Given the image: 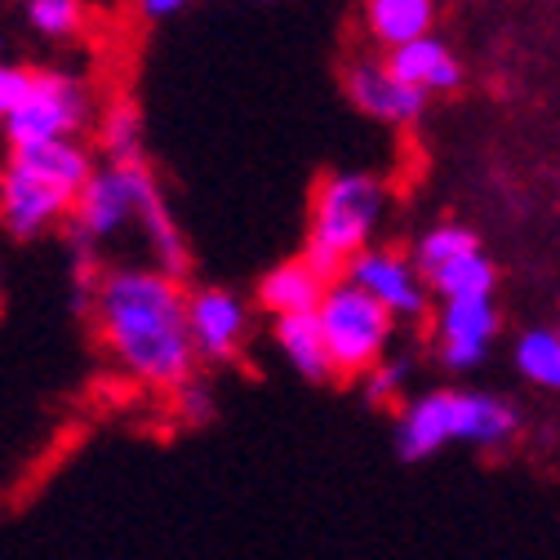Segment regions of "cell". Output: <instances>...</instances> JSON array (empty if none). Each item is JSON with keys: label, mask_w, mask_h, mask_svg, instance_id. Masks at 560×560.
Listing matches in <instances>:
<instances>
[{"label": "cell", "mask_w": 560, "mask_h": 560, "mask_svg": "<svg viewBox=\"0 0 560 560\" xmlns=\"http://www.w3.org/2000/svg\"><path fill=\"white\" fill-rule=\"evenodd\" d=\"M85 312L94 316L107 361L138 387L170 396L196 374L183 280L156 267H107Z\"/></svg>", "instance_id": "cell-1"}, {"label": "cell", "mask_w": 560, "mask_h": 560, "mask_svg": "<svg viewBox=\"0 0 560 560\" xmlns=\"http://www.w3.org/2000/svg\"><path fill=\"white\" fill-rule=\"evenodd\" d=\"M94 170L85 138L10 152L0 165V232L14 241H40L72 214V200Z\"/></svg>", "instance_id": "cell-2"}, {"label": "cell", "mask_w": 560, "mask_h": 560, "mask_svg": "<svg viewBox=\"0 0 560 560\" xmlns=\"http://www.w3.org/2000/svg\"><path fill=\"white\" fill-rule=\"evenodd\" d=\"M521 413L494 392L441 387L400 409L396 418V454L405 463H423L445 445H480L499 450L516 436Z\"/></svg>", "instance_id": "cell-3"}, {"label": "cell", "mask_w": 560, "mask_h": 560, "mask_svg": "<svg viewBox=\"0 0 560 560\" xmlns=\"http://www.w3.org/2000/svg\"><path fill=\"white\" fill-rule=\"evenodd\" d=\"M156 191V174L148 161H94L85 187L67 214V245H72V267H98V249L129 228L138 232V205Z\"/></svg>", "instance_id": "cell-4"}, {"label": "cell", "mask_w": 560, "mask_h": 560, "mask_svg": "<svg viewBox=\"0 0 560 560\" xmlns=\"http://www.w3.org/2000/svg\"><path fill=\"white\" fill-rule=\"evenodd\" d=\"M387 209V191L374 174H329L312 205V228L303 258L325 276L338 280L347 258L361 254Z\"/></svg>", "instance_id": "cell-5"}, {"label": "cell", "mask_w": 560, "mask_h": 560, "mask_svg": "<svg viewBox=\"0 0 560 560\" xmlns=\"http://www.w3.org/2000/svg\"><path fill=\"white\" fill-rule=\"evenodd\" d=\"M90 125H94L90 81H81L77 72H62V67H32L27 90L14 103L10 120L0 125V138H5L10 152H23V148L58 143V138H81Z\"/></svg>", "instance_id": "cell-6"}, {"label": "cell", "mask_w": 560, "mask_h": 560, "mask_svg": "<svg viewBox=\"0 0 560 560\" xmlns=\"http://www.w3.org/2000/svg\"><path fill=\"white\" fill-rule=\"evenodd\" d=\"M316 325L325 338V352L334 365V378H361L370 374L392 347L396 320L357 285L347 280H329V290L316 307Z\"/></svg>", "instance_id": "cell-7"}, {"label": "cell", "mask_w": 560, "mask_h": 560, "mask_svg": "<svg viewBox=\"0 0 560 560\" xmlns=\"http://www.w3.org/2000/svg\"><path fill=\"white\" fill-rule=\"evenodd\" d=\"M342 280H347V285H357V290H365L392 320H418L428 312V303H432L418 267L405 254H396V249L365 245L361 254L347 258Z\"/></svg>", "instance_id": "cell-8"}, {"label": "cell", "mask_w": 560, "mask_h": 560, "mask_svg": "<svg viewBox=\"0 0 560 560\" xmlns=\"http://www.w3.org/2000/svg\"><path fill=\"white\" fill-rule=\"evenodd\" d=\"M187 338L196 365H228L245 352L249 338V307L219 285H205L187 294Z\"/></svg>", "instance_id": "cell-9"}, {"label": "cell", "mask_w": 560, "mask_h": 560, "mask_svg": "<svg viewBox=\"0 0 560 560\" xmlns=\"http://www.w3.org/2000/svg\"><path fill=\"white\" fill-rule=\"evenodd\" d=\"M499 334V307L494 294H467V299H441L436 312V347L441 361L458 374L476 370L489 357V342Z\"/></svg>", "instance_id": "cell-10"}, {"label": "cell", "mask_w": 560, "mask_h": 560, "mask_svg": "<svg viewBox=\"0 0 560 560\" xmlns=\"http://www.w3.org/2000/svg\"><path fill=\"white\" fill-rule=\"evenodd\" d=\"M347 94L361 112H370L374 120L383 125H413L428 107V94L413 90L405 81H396L387 72V62H361L352 67V77H347Z\"/></svg>", "instance_id": "cell-11"}, {"label": "cell", "mask_w": 560, "mask_h": 560, "mask_svg": "<svg viewBox=\"0 0 560 560\" xmlns=\"http://www.w3.org/2000/svg\"><path fill=\"white\" fill-rule=\"evenodd\" d=\"M387 72L413 90H423V94H445L463 81V67L454 58V49L445 40H436L432 32L428 36H418V40H405L392 49L387 58Z\"/></svg>", "instance_id": "cell-12"}, {"label": "cell", "mask_w": 560, "mask_h": 560, "mask_svg": "<svg viewBox=\"0 0 560 560\" xmlns=\"http://www.w3.org/2000/svg\"><path fill=\"white\" fill-rule=\"evenodd\" d=\"M325 290H329V280L307 258H285L258 280V307L271 312L276 320L280 316H303V312L320 307Z\"/></svg>", "instance_id": "cell-13"}, {"label": "cell", "mask_w": 560, "mask_h": 560, "mask_svg": "<svg viewBox=\"0 0 560 560\" xmlns=\"http://www.w3.org/2000/svg\"><path fill=\"white\" fill-rule=\"evenodd\" d=\"M276 347H280V357L290 361V370L299 378H307V383H329L334 378V365H329V352H325L316 312L280 316L276 320Z\"/></svg>", "instance_id": "cell-14"}, {"label": "cell", "mask_w": 560, "mask_h": 560, "mask_svg": "<svg viewBox=\"0 0 560 560\" xmlns=\"http://www.w3.org/2000/svg\"><path fill=\"white\" fill-rule=\"evenodd\" d=\"M370 32L378 45L396 49L405 40H418L432 32V19H436V5L432 0H370Z\"/></svg>", "instance_id": "cell-15"}, {"label": "cell", "mask_w": 560, "mask_h": 560, "mask_svg": "<svg viewBox=\"0 0 560 560\" xmlns=\"http://www.w3.org/2000/svg\"><path fill=\"white\" fill-rule=\"evenodd\" d=\"M428 294L436 299H467V294H494V262L480 249H467L458 258H450L445 267H436L428 276Z\"/></svg>", "instance_id": "cell-16"}, {"label": "cell", "mask_w": 560, "mask_h": 560, "mask_svg": "<svg viewBox=\"0 0 560 560\" xmlns=\"http://www.w3.org/2000/svg\"><path fill=\"white\" fill-rule=\"evenodd\" d=\"M23 27L36 40L67 45L85 32V0H23Z\"/></svg>", "instance_id": "cell-17"}, {"label": "cell", "mask_w": 560, "mask_h": 560, "mask_svg": "<svg viewBox=\"0 0 560 560\" xmlns=\"http://www.w3.org/2000/svg\"><path fill=\"white\" fill-rule=\"evenodd\" d=\"M98 148L103 161H143V116H138L133 103L116 98L98 116Z\"/></svg>", "instance_id": "cell-18"}, {"label": "cell", "mask_w": 560, "mask_h": 560, "mask_svg": "<svg viewBox=\"0 0 560 560\" xmlns=\"http://www.w3.org/2000/svg\"><path fill=\"white\" fill-rule=\"evenodd\" d=\"M516 370L529 383L560 392V329H525L516 342Z\"/></svg>", "instance_id": "cell-19"}, {"label": "cell", "mask_w": 560, "mask_h": 560, "mask_svg": "<svg viewBox=\"0 0 560 560\" xmlns=\"http://www.w3.org/2000/svg\"><path fill=\"white\" fill-rule=\"evenodd\" d=\"M467 249H480V241H476V232H467V228H458V223H441V228H432L423 241H418V249H413V267H418V276H423V285H428V276L436 271V267H445L450 258H458V254H467Z\"/></svg>", "instance_id": "cell-20"}, {"label": "cell", "mask_w": 560, "mask_h": 560, "mask_svg": "<svg viewBox=\"0 0 560 560\" xmlns=\"http://www.w3.org/2000/svg\"><path fill=\"white\" fill-rule=\"evenodd\" d=\"M170 400H174V409H178L183 423H209V413H214V392H209V383L196 378V374H191L183 387H174Z\"/></svg>", "instance_id": "cell-21"}, {"label": "cell", "mask_w": 560, "mask_h": 560, "mask_svg": "<svg viewBox=\"0 0 560 560\" xmlns=\"http://www.w3.org/2000/svg\"><path fill=\"white\" fill-rule=\"evenodd\" d=\"M365 378V396L374 400V405H383V400H392L405 383H409V361H400V357H383L370 374H361Z\"/></svg>", "instance_id": "cell-22"}, {"label": "cell", "mask_w": 560, "mask_h": 560, "mask_svg": "<svg viewBox=\"0 0 560 560\" xmlns=\"http://www.w3.org/2000/svg\"><path fill=\"white\" fill-rule=\"evenodd\" d=\"M27 72H32V67H23V62H14V58H0V125L10 120L14 103L23 98V90H27Z\"/></svg>", "instance_id": "cell-23"}, {"label": "cell", "mask_w": 560, "mask_h": 560, "mask_svg": "<svg viewBox=\"0 0 560 560\" xmlns=\"http://www.w3.org/2000/svg\"><path fill=\"white\" fill-rule=\"evenodd\" d=\"M183 5L187 0H138V10H143L148 19H174Z\"/></svg>", "instance_id": "cell-24"}, {"label": "cell", "mask_w": 560, "mask_h": 560, "mask_svg": "<svg viewBox=\"0 0 560 560\" xmlns=\"http://www.w3.org/2000/svg\"><path fill=\"white\" fill-rule=\"evenodd\" d=\"M0 294H5V262H0Z\"/></svg>", "instance_id": "cell-25"}]
</instances>
